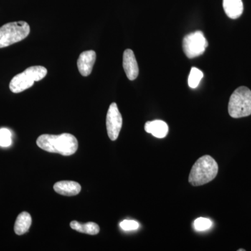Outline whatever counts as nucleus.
<instances>
[{
  "instance_id": "nucleus-9",
  "label": "nucleus",
  "mask_w": 251,
  "mask_h": 251,
  "mask_svg": "<svg viewBox=\"0 0 251 251\" xmlns=\"http://www.w3.org/2000/svg\"><path fill=\"white\" fill-rule=\"evenodd\" d=\"M97 59V54L94 50L82 52L77 59V65L79 72L82 76H88L92 72Z\"/></svg>"
},
{
  "instance_id": "nucleus-12",
  "label": "nucleus",
  "mask_w": 251,
  "mask_h": 251,
  "mask_svg": "<svg viewBox=\"0 0 251 251\" xmlns=\"http://www.w3.org/2000/svg\"><path fill=\"white\" fill-rule=\"evenodd\" d=\"M223 6L226 15L231 19L240 17L244 11L242 0H224Z\"/></svg>"
},
{
  "instance_id": "nucleus-19",
  "label": "nucleus",
  "mask_w": 251,
  "mask_h": 251,
  "mask_svg": "<svg viewBox=\"0 0 251 251\" xmlns=\"http://www.w3.org/2000/svg\"><path fill=\"white\" fill-rule=\"evenodd\" d=\"M245 250H244V249H239V250H238V251H244Z\"/></svg>"
},
{
  "instance_id": "nucleus-4",
  "label": "nucleus",
  "mask_w": 251,
  "mask_h": 251,
  "mask_svg": "<svg viewBox=\"0 0 251 251\" xmlns=\"http://www.w3.org/2000/svg\"><path fill=\"white\" fill-rule=\"evenodd\" d=\"M228 112L233 118L251 115V91L248 87L242 86L234 90L229 99Z\"/></svg>"
},
{
  "instance_id": "nucleus-8",
  "label": "nucleus",
  "mask_w": 251,
  "mask_h": 251,
  "mask_svg": "<svg viewBox=\"0 0 251 251\" xmlns=\"http://www.w3.org/2000/svg\"><path fill=\"white\" fill-rule=\"evenodd\" d=\"M123 67L128 80H134L139 74V68L134 52L130 49L126 50L123 54Z\"/></svg>"
},
{
  "instance_id": "nucleus-16",
  "label": "nucleus",
  "mask_w": 251,
  "mask_h": 251,
  "mask_svg": "<svg viewBox=\"0 0 251 251\" xmlns=\"http://www.w3.org/2000/svg\"><path fill=\"white\" fill-rule=\"evenodd\" d=\"M11 133L7 128L0 129V146L7 148L11 145Z\"/></svg>"
},
{
  "instance_id": "nucleus-7",
  "label": "nucleus",
  "mask_w": 251,
  "mask_h": 251,
  "mask_svg": "<svg viewBox=\"0 0 251 251\" xmlns=\"http://www.w3.org/2000/svg\"><path fill=\"white\" fill-rule=\"evenodd\" d=\"M123 120L117 103H112L109 107L106 117L107 131L109 138L115 141L121 131Z\"/></svg>"
},
{
  "instance_id": "nucleus-18",
  "label": "nucleus",
  "mask_w": 251,
  "mask_h": 251,
  "mask_svg": "<svg viewBox=\"0 0 251 251\" xmlns=\"http://www.w3.org/2000/svg\"><path fill=\"white\" fill-rule=\"evenodd\" d=\"M120 227L124 230L131 231L139 228L140 225L133 220H125L120 223Z\"/></svg>"
},
{
  "instance_id": "nucleus-1",
  "label": "nucleus",
  "mask_w": 251,
  "mask_h": 251,
  "mask_svg": "<svg viewBox=\"0 0 251 251\" xmlns=\"http://www.w3.org/2000/svg\"><path fill=\"white\" fill-rule=\"evenodd\" d=\"M38 147L48 152L59 153L63 156H71L78 148L77 140L70 133L61 135H41L36 140Z\"/></svg>"
},
{
  "instance_id": "nucleus-2",
  "label": "nucleus",
  "mask_w": 251,
  "mask_h": 251,
  "mask_svg": "<svg viewBox=\"0 0 251 251\" xmlns=\"http://www.w3.org/2000/svg\"><path fill=\"white\" fill-rule=\"evenodd\" d=\"M218 172L219 166L215 160L209 155H205L201 157L193 165L188 181L193 186H202L215 179Z\"/></svg>"
},
{
  "instance_id": "nucleus-3",
  "label": "nucleus",
  "mask_w": 251,
  "mask_h": 251,
  "mask_svg": "<svg viewBox=\"0 0 251 251\" xmlns=\"http://www.w3.org/2000/svg\"><path fill=\"white\" fill-rule=\"evenodd\" d=\"M46 68L41 66H34L27 68L24 72L13 77L9 84V88L13 93H21L30 88L34 82L44 78L47 75Z\"/></svg>"
},
{
  "instance_id": "nucleus-15",
  "label": "nucleus",
  "mask_w": 251,
  "mask_h": 251,
  "mask_svg": "<svg viewBox=\"0 0 251 251\" xmlns=\"http://www.w3.org/2000/svg\"><path fill=\"white\" fill-rule=\"evenodd\" d=\"M203 77V73L196 67L191 69L188 76V85L191 88L196 89L199 85Z\"/></svg>"
},
{
  "instance_id": "nucleus-13",
  "label": "nucleus",
  "mask_w": 251,
  "mask_h": 251,
  "mask_svg": "<svg viewBox=\"0 0 251 251\" xmlns=\"http://www.w3.org/2000/svg\"><path fill=\"white\" fill-rule=\"evenodd\" d=\"M31 225L30 214L23 211L18 215L14 225V231L18 235H23L29 231Z\"/></svg>"
},
{
  "instance_id": "nucleus-11",
  "label": "nucleus",
  "mask_w": 251,
  "mask_h": 251,
  "mask_svg": "<svg viewBox=\"0 0 251 251\" xmlns=\"http://www.w3.org/2000/svg\"><path fill=\"white\" fill-rule=\"evenodd\" d=\"M145 130L147 133H151L157 138H163L168 135L169 128L166 122L162 120H154L147 122L145 125Z\"/></svg>"
},
{
  "instance_id": "nucleus-10",
  "label": "nucleus",
  "mask_w": 251,
  "mask_h": 251,
  "mask_svg": "<svg viewBox=\"0 0 251 251\" xmlns=\"http://www.w3.org/2000/svg\"><path fill=\"white\" fill-rule=\"evenodd\" d=\"M53 188L56 193L65 196H76L81 191L80 184L74 181H58Z\"/></svg>"
},
{
  "instance_id": "nucleus-14",
  "label": "nucleus",
  "mask_w": 251,
  "mask_h": 251,
  "mask_svg": "<svg viewBox=\"0 0 251 251\" xmlns=\"http://www.w3.org/2000/svg\"><path fill=\"white\" fill-rule=\"evenodd\" d=\"M70 226L73 229H75L80 233L90 234V235H96L100 232L99 225L93 222L80 224L77 221H74L71 222Z\"/></svg>"
},
{
  "instance_id": "nucleus-5",
  "label": "nucleus",
  "mask_w": 251,
  "mask_h": 251,
  "mask_svg": "<svg viewBox=\"0 0 251 251\" xmlns=\"http://www.w3.org/2000/svg\"><path fill=\"white\" fill-rule=\"evenodd\" d=\"M29 33L30 27L25 21L6 23L0 27V49L23 41Z\"/></svg>"
},
{
  "instance_id": "nucleus-6",
  "label": "nucleus",
  "mask_w": 251,
  "mask_h": 251,
  "mask_svg": "<svg viewBox=\"0 0 251 251\" xmlns=\"http://www.w3.org/2000/svg\"><path fill=\"white\" fill-rule=\"evenodd\" d=\"M207 46V41L201 31L188 34L183 40V50L188 58L201 56L204 53Z\"/></svg>"
},
{
  "instance_id": "nucleus-17",
  "label": "nucleus",
  "mask_w": 251,
  "mask_h": 251,
  "mask_svg": "<svg viewBox=\"0 0 251 251\" xmlns=\"http://www.w3.org/2000/svg\"><path fill=\"white\" fill-rule=\"evenodd\" d=\"M211 226H212V222L210 220L205 219V218H199V219H196L194 222L195 229L200 232L210 228Z\"/></svg>"
}]
</instances>
